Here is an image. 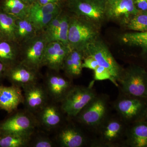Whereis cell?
I'll list each match as a JSON object with an SVG mask.
<instances>
[{"mask_svg": "<svg viewBox=\"0 0 147 147\" xmlns=\"http://www.w3.org/2000/svg\"><path fill=\"white\" fill-rule=\"evenodd\" d=\"M100 29L85 18L69 14V46L84 54L88 46L100 37Z\"/></svg>", "mask_w": 147, "mask_h": 147, "instance_id": "3957f363", "label": "cell"}, {"mask_svg": "<svg viewBox=\"0 0 147 147\" xmlns=\"http://www.w3.org/2000/svg\"><path fill=\"white\" fill-rule=\"evenodd\" d=\"M32 136L0 134V147H29Z\"/></svg>", "mask_w": 147, "mask_h": 147, "instance_id": "484cf974", "label": "cell"}, {"mask_svg": "<svg viewBox=\"0 0 147 147\" xmlns=\"http://www.w3.org/2000/svg\"><path fill=\"white\" fill-rule=\"evenodd\" d=\"M84 55L85 57L89 56L94 58L99 65L108 69L118 87V82L123 68L118 63L107 45L100 37L88 46L84 52Z\"/></svg>", "mask_w": 147, "mask_h": 147, "instance_id": "9c48e42d", "label": "cell"}, {"mask_svg": "<svg viewBox=\"0 0 147 147\" xmlns=\"http://www.w3.org/2000/svg\"><path fill=\"white\" fill-rule=\"evenodd\" d=\"M135 5L139 11L147 12V0H135Z\"/></svg>", "mask_w": 147, "mask_h": 147, "instance_id": "836d02e7", "label": "cell"}, {"mask_svg": "<svg viewBox=\"0 0 147 147\" xmlns=\"http://www.w3.org/2000/svg\"><path fill=\"white\" fill-rule=\"evenodd\" d=\"M118 84L121 93L147 98V70L142 66L131 65L123 68Z\"/></svg>", "mask_w": 147, "mask_h": 147, "instance_id": "277c9868", "label": "cell"}, {"mask_svg": "<svg viewBox=\"0 0 147 147\" xmlns=\"http://www.w3.org/2000/svg\"><path fill=\"white\" fill-rule=\"evenodd\" d=\"M112 108L108 95L97 94L72 120L92 135L111 113Z\"/></svg>", "mask_w": 147, "mask_h": 147, "instance_id": "7a4b0ae2", "label": "cell"}, {"mask_svg": "<svg viewBox=\"0 0 147 147\" xmlns=\"http://www.w3.org/2000/svg\"><path fill=\"white\" fill-rule=\"evenodd\" d=\"M142 119L146 120L147 121V109L146 111V113H145V115L144 116V118H143Z\"/></svg>", "mask_w": 147, "mask_h": 147, "instance_id": "74e56055", "label": "cell"}, {"mask_svg": "<svg viewBox=\"0 0 147 147\" xmlns=\"http://www.w3.org/2000/svg\"><path fill=\"white\" fill-rule=\"evenodd\" d=\"M84 57L85 55L83 52L77 50H71L65 60L63 69L69 79H75L81 75Z\"/></svg>", "mask_w": 147, "mask_h": 147, "instance_id": "ffe728a7", "label": "cell"}, {"mask_svg": "<svg viewBox=\"0 0 147 147\" xmlns=\"http://www.w3.org/2000/svg\"><path fill=\"white\" fill-rule=\"evenodd\" d=\"M7 68L0 61V79L5 76Z\"/></svg>", "mask_w": 147, "mask_h": 147, "instance_id": "d590c367", "label": "cell"}, {"mask_svg": "<svg viewBox=\"0 0 147 147\" xmlns=\"http://www.w3.org/2000/svg\"><path fill=\"white\" fill-rule=\"evenodd\" d=\"M24 102V94L21 88L12 85L9 86H0V110L11 114Z\"/></svg>", "mask_w": 147, "mask_h": 147, "instance_id": "ac0fdd59", "label": "cell"}, {"mask_svg": "<svg viewBox=\"0 0 147 147\" xmlns=\"http://www.w3.org/2000/svg\"><path fill=\"white\" fill-rule=\"evenodd\" d=\"M92 83L88 86L73 85L60 102L61 108L67 118L72 119L75 118L97 95L93 88Z\"/></svg>", "mask_w": 147, "mask_h": 147, "instance_id": "52a82bcc", "label": "cell"}, {"mask_svg": "<svg viewBox=\"0 0 147 147\" xmlns=\"http://www.w3.org/2000/svg\"><path fill=\"white\" fill-rule=\"evenodd\" d=\"M25 1H26L27 3L28 4L30 5H31L33 3L36 1V0H24Z\"/></svg>", "mask_w": 147, "mask_h": 147, "instance_id": "8d00e7d4", "label": "cell"}, {"mask_svg": "<svg viewBox=\"0 0 147 147\" xmlns=\"http://www.w3.org/2000/svg\"><path fill=\"white\" fill-rule=\"evenodd\" d=\"M35 115L38 127L47 131L58 130L68 119L62 110L60 103L51 99Z\"/></svg>", "mask_w": 147, "mask_h": 147, "instance_id": "7c38bea8", "label": "cell"}, {"mask_svg": "<svg viewBox=\"0 0 147 147\" xmlns=\"http://www.w3.org/2000/svg\"><path fill=\"white\" fill-rule=\"evenodd\" d=\"M0 123V134H13L32 136L38 127L34 114L24 109L11 113Z\"/></svg>", "mask_w": 147, "mask_h": 147, "instance_id": "ba28073f", "label": "cell"}, {"mask_svg": "<svg viewBox=\"0 0 147 147\" xmlns=\"http://www.w3.org/2000/svg\"><path fill=\"white\" fill-rule=\"evenodd\" d=\"M111 104L112 109L129 125L143 119L147 109V98L119 92L117 97Z\"/></svg>", "mask_w": 147, "mask_h": 147, "instance_id": "5b68a950", "label": "cell"}, {"mask_svg": "<svg viewBox=\"0 0 147 147\" xmlns=\"http://www.w3.org/2000/svg\"><path fill=\"white\" fill-rule=\"evenodd\" d=\"M47 42L42 34L22 44L23 47L20 53L19 62L29 68L39 71L42 66V61Z\"/></svg>", "mask_w": 147, "mask_h": 147, "instance_id": "8fae6325", "label": "cell"}, {"mask_svg": "<svg viewBox=\"0 0 147 147\" xmlns=\"http://www.w3.org/2000/svg\"><path fill=\"white\" fill-rule=\"evenodd\" d=\"M18 58H20V55L9 42L5 41L0 42V61L7 69L19 63L17 61Z\"/></svg>", "mask_w": 147, "mask_h": 147, "instance_id": "4316f807", "label": "cell"}, {"mask_svg": "<svg viewBox=\"0 0 147 147\" xmlns=\"http://www.w3.org/2000/svg\"><path fill=\"white\" fill-rule=\"evenodd\" d=\"M120 40L125 45L142 50V56L147 63V31L131 32L121 35Z\"/></svg>", "mask_w": 147, "mask_h": 147, "instance_id": "44dd1931", "label": "cell"}, {"mask_svg": "<svg viewBox=\"0 0 147 147\" xmlns=\"http://www.w3.org/2000/svg\"><path fill=\"white\" fill-rule=\"evenodd\" d=\"M99 66L97 61L94 58L89 56L85 57L82 63L83 68H88L94 70Z\"/></svg>", "mask_w": 147, "mask_h": 147, "instance_id": "d6a6232c", "label": "cell"}, {"mask_svg": "<svg viewBox=\"0 0 147 147\" xmlns=\"http://www.w3.org/2000/svg\"><path fill=\"white\" fill-rule=\"evenodd\" d=\"M128 125L117 113L110 115L91 135V147H125Z\"/></svg>", "mask_w": 147, "mask_h": 147, "instance_id": "6da1fadb", "label": "cell"}, {"mask_svg": "<svg viewBox=\"0 0 147 147\" xmlns=\"http://www.w3.org/2000/svg\"><path fill=\"white\" fill-rule=\"evenodd\" d=\"M94 71V81H99L109 80L117 87V84L113 79L111 73L108 69L103 67L99 65L97 68L95 69Z\"/></svg>", "mask_w": 147, "mask_h": 147, "instance_id": "1f68e13d", "label": "cell"}, {"mask_svg": "<svg viewBox=\"0 0 147 147\" xmlns=\"http://www.w3.org/2000/svg\"><path fill=\"white\" fill-rule=\"evenodd\" d=\"M134 2L135 0H106L107 20L124 27L131 17L140 12Z\"/></svg>", "mask_w": 147, "mask_h": 147, "instance_id": "4fadbf2b", "label": "cell"}, {"mask_svg": "<svg viewBox=\"0 0 147 147\" xmlns=\"http://www.w3.org/2000/svg\"><path fill=\"white\" fill-rule=\"evenodd\" d=\"M147 147V121L141 120L129 125L125 147Z\"/></svg>", "mask_w": 147, "mask_h": 147, "instance_id": "d6986e66", "label": "cell"}, {"mask_svg": "<svg viewBox=\"0 0 147 147\" xmlns=\"http://www.w3.org/2000/svg\"><path fill=\"white\" fill-rule=\"evenodd\" d=\"M60 0H36V2L41 4L58 3Z\"/></svg>", "mask_w": 147, "mask_h": 147, "instance_id": "e575fe53", "label": "cell"}, {"mask_svg": "<svg viewBox=\"0 0 147 147\" xmlns=\"http://www.w3.org/2000/svg\"><path fill=\"white\" fill-rule=\"evenodd\" d=\"M62 11L59 3L41 4L36 1L30 5L28 16H43L60 13Z\"/></svg>", "mask_w": 147, "mask_h": 147, "instance_id": "83f0119b", "label": "cell"}, {"mask_svg": "<svg viewBox=\"0 0 147 147\" xmlns=\"http://www.w3.org/2000/svg\"><path fill=\"white\" fill-rule=\"evenodd\" d=\"M136 32L147 31V12L140 11L131 17L124 26Z\"/></svg>", "mask_w": 147, "mask_h": 147, "instance_id": "f1b7e54d", "label": "cell"}, {"mask_svg": "<svg viewBox=\"0 0 147 147\" xmlns=\"http://www.w3.org/2000/svg\"><path fill=\"white\" fill-rule=\"evenodd\" d=\"M71 50L69 46L61 42H48L43 55L42 66L59 72L63 69L65 60Z\"/></svg>", "mask_w": 147, "mask_h": 147, "instance_id": "5bb4252c", "label": "cell"}, {"mask_svg": "<svg viewBox=\"0 0 147 147\" xmlns=\"http://www.w3.org/2000/svg\"><path fill=\"white\" fill-rule=\"evenodd\" d=\"M16 17L0 12V33L6 38L16 40Z\"/></svg>", "mask_w": 147, "mask_h": 147, "instance_id": "cb8c5ba5", "label": "cell"}, {"mask_svg": "<svg viewBox=\"0 0 147 147\" xmlns=\"http://www.w3.org/2000/svg\"><path fill=\"white\" fill-rule=\"evenodd\" d=\"M61 12L43 16H28L27 17L31 22L37 32L38 33L41 32L50 21L57 17Z\"/></svg>", "mask_w": 147, "mask_h": 147, "instance_id": "f546056e", "label": "cell"}, {"mask_svg": "<svg viewBox=\"0 0 147 147\" xmlns=\"http://www.w3.org/2000/svg\"><path fill=\"white\" fill-rule=\"evenodd\" d=\"M5 76L11 85L23 88L38 82V71L29 68L19 62L7 68Z\"/></svg>", "mask_w": 147, "mask_h": 147, "instance_id": "2e32d148", "label": "cell"}, {"mask_svg": "<svg viewBox=\"0 0 147 147\" xmlns=\"http://www.w3.org/2000/svg\"><path fill=\"white\" fill-rule=\"evenodd\" d=\"M22 90L25 109L34 115L50 99L44 85L38 82L23 88Z\"/></svg>", "mask_w": 147, "mask_h": 147, "instance_id": "9a60e30c", "label": "cell"}, {"mask_svg": "<svg viewBox=\"0 0 147 147\" xmlns=\"http://www.w3.org/2000/svg\"><path fill=\"white\" fill-rule=\"evenodd\" d=\"M57 146L55 141L50 137L43 134H36V132L32 136L29 147H54Z\"/></svg>", "mask_w": 147, "mask_h": 147, "instance_id": "4dcf8cb0", "label": "cell"}, {"mask_svg": "<svg viewBox=\"0 0 147 147\" xmlns=\"http://www.w3.org/2000/svg\"><path fill=\"white\" fill-rule=\"evenodd\" d=\"M106 0H67L70 14L82 17L99 28L107 20Z\"/></svg>", "mask_w": 147, "mask_h": 147, "instance_id": "8992f818", "label": "cell"}, {"mask_svg": "<svg viewBox=\"0 0 147 147\" xmlns=\"http://www.w3.org/2000/svg\"><path fill=\"white\" fill-rule=\"evenodd\" d=\"M44 86L51 100L60 103L73 86L71 80L56 74L46 76Z\"/></svg>", "mask_w": 147, "mask_h": 147, "instance_id": "e0dca14e", "label": "cell"}, {"mask_svg": "<svg viewBox=\"0 0 147 147\" xmlns=\"http://www.w3.org/2000/svg\"><path fill=\"white\" fill-rule=\"evenodd\" d=\"M16 40L22 45L39 33L27 17L16 18Z\"/></svg>", "mask_w": 147, "mask_h": 147, "instance_id": "7402d4cb", "label": "cell"}, {"mask_svg": "<svg viewBox=\"0 0 147 147\" xmlns=\"http://www.w3.org/2000/svg\"><path fill=\"white\" fill-rule=\"evenodd\" d=\"M73 123L68 119L58 129L55 140L57 145L61 147H90L91 137L79 124Z\"/></svg>", "mask_w": 147, "mask_h": 147, "instance_id": "30bf717a", "label": "cell"}, {"mask_svg": "<svg viewBox=\"0 0 147 147\" xmlns=\"http://www.w3.org/2000/svg\"><path fill=\"white\" fill-rule=\"evenodd\" d=\"M30 5L24 0H5L4 7L6 13L16 18H24L28 14Z\"/></svg>", "mask_w": 147, "mask_h": 147, "instance_id": "d4e9b609", "label": "cell"}, {"mask_svg": "<svg viewBox=\"0 0 147 147\" xmlns=\"http://www.w3.org/2000/svg\"><path fill=\"white\" fill-rule=\"evenodd\" d=\"M69 21V14L62 12L60 26L52 34L45 38L47 43L57 41L69 46L68 34Z\"/></svg>", "mask_w": 147, "mask_h": 147, "instance_id": "603a6c76", "label": "cell"}]
</instances>
